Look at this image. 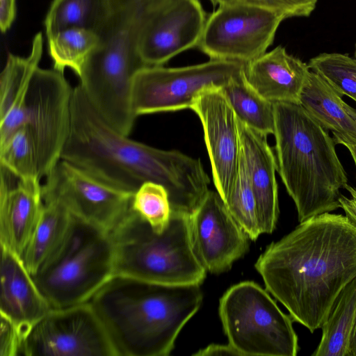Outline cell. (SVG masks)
Segmentation results:
<instances>
[{
  "label": "cell",
  "instance_id": "obj_1",
  "mask_svg": "<svg viewBox=\"0 0 356 356\" xmlns=\"http://www.w3.org/2000/svg\"><path fill=\"white\" fill-rule=\"evenodd\" d=\"M255 268L293 320L314 332L356 277V227L341 214L312 217L270 243Z\"/></svg>",
  "mask_w": 356,
  "mask_h": 356
},
{
  "label": "cell",
  "instance_id": "obj_2",
  "mask_svg": "<svg viewBox=\"0 0 356 356\" xmlns=\"http://www.w3.org/2000/svg\"><path fill=\"white\" fill-rule=\"evenodd\" d=\"M65 160L117 188L135 193L145 182L163 186L172 210L190 213L209 191L201 161L131 140L95 108L81 86L73 89Z\"/></svg>",
  "mask_w": 356,
  "mask_h": 356
},
{
  "label": "cell",
  "instance_id": "obj_3",
  "mask_svg": "<svg viewBox=\"0 0 356 356\" xmlns=\"http://www.w3.org/2000/svg\"><path fill=\"white\" fill-rule=\"evenodd\" d=\"M199 284L114 275L90 300L118 356H167L202 302Z\"/></svg>",
  "mask_w": 356,
  "mask_h": 356
},
{
  "label": "cell",
  "instance_id": "obj_4",
  "mask_svg": "<svg viewBox=\"0 0 356 356\" xmlns=\"http://www.w3.org/2000/svg\"><path fill=\"white\" fill-rule=\"evenodd\" d=\"M274 113L277 172L299 222L341 208L348 176L334 138L300 104L274 103Z\"/></svg>",
  "mask_w": 356,
  "mask_h": 356
},
{
  "label": "cell",
  "instance_id": "obj_5",
  "mask_svg": "<svg viewBox=\"0 0 356 356\" xmlns=\"http://www.w3.org/2000/svg\"><path fill=\"white\" fill-rule=\"evenodd\" d=\"M171 0H108L106 17L97 32L99 43L79 76L80 86L95 109L113 122L133 115L132 83L147 66L139 46L149 22Z\"/></svg>",
  "mask_w": 356,
  "mask_h": 356
},
{
  "label": "cell",
  "instance_id": "obj_6",
  "mask_svg": "<svg viewBox=\"0 0 356 356\" xmlns=\"http://www.w3.org/2000/svg\"><path fill=\"white\" fill-rule=\"evenodd\" d=\"M188 216L172 211L162 232L132 208L111 235L115 249V275L164 284H199L206 269L190 241Z\"/></svg>",
  "mask_w": 356,
  "mask_h": 356
},
{
  "label": "cell",
  "instance_id": "obj_7",
  "mask_svg": "<svg viewBox=\"0 0 356 356\" xmlns=\"http://www.w3.org/2000/svg\"><path fill=\"white\" fill-rule=\"evenodd\" d=\"M115 275L111 233L73 216L60 247L33 278L51 308L89 302Z\"/></svg>",
  "mask_w": 356,
  "mask_h": 356
},
{
  "label": "cell",
  "instance_id": "obj_8",
  "mask_svg": "<svg viewBox=\"0 0 356 356\" xmlns=\"http://www.w3.org/2000/svg\"><path fill=\"white\" fill-rule=\"evenodd\" d=\"M224 331L240 355L296 356L298 336L291 316L254 282L231 286L220 300Z\"/></svg>",
  "mask_w": 356,
  "mask_h": 356
},
{
  "label": "cell",
  "instance_id": "obj_9",
  "mask_svg": "<svg viewBox=\"0 0 356 356\" xmlns=\"http://www.w3.org/2000/svg\"><path fill=\"white\" fill-rule=\"evenodd\" d=\"M243 67V63L220 60L180 67L145 66L133 80V112L137 117L191 108L204 90L222 88Z\"/></svg>",
  "mask_w": 356,
  "mask_h": 356
},
{
  "label": "cell",
  "instance_id": "obj_10",
  "mask_svg": "<svg viewBox=\"0 0 356 356\" xmlns=\"http://www.w3.org/2000/svg\"><path fill=\"white\" fill-rule=\"evenodd\" d=\"M284 15L243 3L219 5L207 17L197 47L210 60L248 63L266 52Z\"/></svg>",
  "mask_w": 356,
  "mask_h": 356
},
{
  "label": "cell",
  "instance_id": "obj_11",
  "mask_svg": "<svg viewBox=\"0 0 356 356\" xmlns=\"http://www.w3.org/2000/svg\"><path fill=\"white\" fill-rule=\"evenodd\" d=\"M73 89L55 69L38 67L23 106L24 124L34 139L40 178L47 177L61 159L71 127Z\"/></svg>",
  "mask_w": 356,
  "mask_h": 356
},
{
  "label": "cell",
  "instance_id": "obj_12",
  "mask_svg": "<svg viewBox=\"0 0 356 356\" xmlns=\"http://www.w3.org/2000/svg\"><path fill=\"white\" fill-rule=\"evenodd\" d=\"M42 185L44 202L54 201L72 216L108 232L132 210L134 193L117 188L60 159Z\"/></svg>",
  "mask_w": 356,
  "mask_h": 356
},
{
  "label": "cell",
  "instance_id": "obj_13",
  "mask_svg": "<svg viewBox=\"0 0 356 356\" xmlns=\"http://www.w3.org/2000/svg\"><path fill=\"white\" fill-rule=\"evenodd\" d=\"M19 356H118L90 302L51 309L25 337Z\"/></svg>",
  "mask_w": 356,
  "mask_h": 356
},
{
  "label": "cell",
  "instance_id": "obj_14",
  "mask_svg": "<svg viewBox=\"0 0 356 356\" xmlns=\"http://www.w3.org/2000/svg\"><path fill=\"white\" fill-rule=\"evenodd\" d=\"M193 251L212 273L228 270L249 248V236L233 218L218 192L209 191L188 216Z\"/></svg>",
  "mask_w": 356,
  "mask_h": 356
},
{
  "label": "cell",
  "instance_id": "obj_15",
  "mask_svg": "<svg viewBox=\"0 0 356 356\" xmlns=\"http://www.w3.org/2000/svg\"><path fill=\"white\" fill-rule=\"evenodd\" d=\"M191 109L202 123L213 182L225 202L235 183L241 159L238 118L220 88L204 90Z\"/></svg>",
  "mask_w": 356,
  "mask_h": 356
},
{
  "label": "cell",
  "instance_id": "obj_16",
  "mask_svg": "<svg viewBox=\"0 0 356 356\" xmlns=\"http://www.w3.org/2000/svg\"><path fill=\"white\" fill-rule=\"evenodd\" d=\"M207 19L199 0H171L143 32L139 46L143 62L147 66L163 65L197 47Z\"/></svg>",
  "mask_w": 356,
  "mask_h": 356
},
{
  "label": "cell",
  "instance_id": "obj_17",
  "mask_svg": "<svg viewBox=\"0 0 356 356\" xmlns=\"http://www.w3.org/2000/svg\"><path fill=\"white\" fill-rule=\"evenodd\" d=\"M8 175L1 167L0 245L22 257L43 211L42 185L18 179L11 186Z\"/></svg>",
  "mask_w": 356,
  "mask_h": 356
},
{
  "label": "cell",
  "instance_id": "obj_18",
  "mask_svg": "<svg viewBox=\"0 0 356 356\" xmlns=\"http://www.w3.org/2000/svg\"><path fill=\"white\" fill-rule=\"evenodd\" d=\"M0 316L16 325L25 337L52 309L21 257L1 246Z\"/></svg>",
  "mask_w": 356,
  "mask_h": 356
},
{
  "label": "cell",
  "instance_id": "obj_19",
  "mask_svg": "<svg viewBox=\"0 0 356 356\" xmlns=\"http://www.w3.org/2000/svg\"><path fill=\"white\" fill-rule=\"evenodd\" d=\"M241 149L257 202L261 234L271 233L279 216L277 161L267 136L238 119Z\"/></svg>",
  "mask_w": 356,
  "mask_h": 356
},
{
  "label": "cell",
  "instance_id": "obj_20",
  "mask_svg": "<svg viewBox=\"0 0 356 356\" xmlns=\"http://www.w3.org/2000/svg\"><path fill=\"white\" fill-rule=\"evenodd\" d=\"M308 64L279 45L244 63L248 83L268 101L300 104L310 70Z\"/></svg>",
  "mask_w": 356,
  "mask_h": 356
},
{
  "label": "cell",
  "instance_id": "obj_21",
  "mask_svg": "<svg viewBox=\"0 0 356 356\" xmlns=\"http://www.w3.org/2000/svg\"><path fill=\"white\" fill-rule=\"evenodd\" d=\"M42 49V35L40 32L33 39L29 56L8 54L0 75V142L24 124L25 96L31 77L39 67Z\"/></svg>",
  "mask_w": 356,
  "mask_h": 356
},
{
  "label": "cell",
  "instance_id": "obj_22",
  "mask_svg": "<svg viewBox=\"0 0 356 356\" xmlns=\"http://www.w3.org/2000/svg\"><path fill=\"white\" fill-rule=\"evenodd\" d=\"M300 104L327 131L356 141V120L346 102L320 76L310 71Z\"/></svg>",
  "mask_w": 356,
  "mask_h": 356
},
{
  "label": "cell",
  "instance_id": "obj_23",
  "mask_svg": "<svg viewBox=\"0 0 356 356\" xmlns=\"http://www.w3.org/2000/svg\"><path fill=\"white\" fill-rule=\"evenodd\" d=\"M44 203L39 222L22 256L32 275L62 244L73 220L72 214L59 203L54 201Z\"/></svg>",
  "mask_w": 356,
  "mask_h": 356
},
{
  "label": "cell",
  "instance_id": "obj_24",
  "mask_svg": "<svg viewBox=\"0 0 356 356\" xmlns=\"http://www.w3.org/2000/svg\"><path fill=\"white\" fill-rule=\"evenodd\" d=\"M356 320V277L340 292L321 327L322 335L312 356H347Z\"/></svg>",
  "mask_w": 356,
  "mask_h": 356
},
{
  "label": "cell",
  "instance_id": "obj_25",
  "mask_svg": "<svg viewBox=\"0 0 356 356\" xmlns=\"http://www.w3.org/2000/svg\"><path fill=\"white\" fill-rule=\"evenodd\" d=\"M220 90L239 120L264 136L274 134V103L262 97L248 83L243 69Z\"/></svg>",
  "mask_w": 356,
  "mask_h": 356
},
{
  "label": "cell",
  "instance_id": "obj_26",
  "mask_svg": "<svg viewBox=\"0 0 356 356\" xmlns=\"http://www.w3.org/2000/svg\"><path fill=\"white\" fill-rule=\"evenodd\" d=\"M108 9V0H54L44 22L47 36L72 28L97 33Z\"/></svg>",
  "mask_w": 356,
  "mask_h": 356
},
{
  "label": "cell",
  "instance_id": "obj_27",
  "mask_svg": "<svg viewBox=\"0 0 356 356\" xmlns=\"http://www.w3.org/2000/svg\"><path fill=\"white\" fill-rule=\"evenodd\" d=\"M98 43L97 34L85 29H67L47 36L54 69L63 73L66 67H70L79 76Z\"/></svg>",
  "mask_w": 356,
  "mask_h": 356
},
{
  "label": "cell",
  "instance_id": "obj_28",
  "mask_svg": "<svg viewBox=\"0 0 356 356\" xmlns=\"http://www.w3.org/2000/svg\"><path fill=\"white\" fill-rule=\"evenodd\" d=\"M0 163L18 179L40 181L35 143L26 124L0 143Z\"/></svg>",
  "mask_w": 356,
  "mask_h": 356
},
{
  "label": "cell",
  "instance_id": "obj_29",
  "mask_svg": "<svg viewBox=\"0 0 356 356\" xmlns=\"http://www.w3.org/2000/svg\"><path fill=\"white\" fill-rule=\"evenodd\" d=\"M308 65L341 97L348 96L356 102V58L339 53H323L311 58Z\"/></svg>",
  "mask_w": 356,
  "mask_h": 356
},
{
  "label": "cell",
  "instance_id": "obj_30",
  "mask_svg": "<svg viewBox=\"0 0 356 356\" xmlns=\"http://www.w3.org/2000/svg\"><path fill=\"white\" fill-rule=\"evenodd\" d=\"M224 203L250 239L256 240L261 234L257 202L242 152L235 183L229 197Z\"/></svg>",
  "mask_w": 356,
  "mask_h": 356
},
{
  "label": "cell",
  "instance_id": "obj_31",
  "mask_svg": "<svg viewBox=\"0 0 356 356\" xmlns=\"http://www.w3.org/2000/svg\"><path fill=\"white\" fill-rule=\"evenodd\" d=\"M132 208L152 227L162 232L168 225L172 208L166 189L154 182H145L135 192Z\"/></svg>",
  "mask_w": 356,
  "mask_h": 356
},
{
  "label": "cell",
  "instance_id": "obj_32",
  "mask_svg": "<svg viewBox=\"0 0 356 356\" xmlns=\"http://www.w3.org/2000/svg\"><path fill=\"white\" fill-rule=\"evenodd\" d=\"M213 6L243 3L265 7L280 13L285 19L307 17L316 8L318 0H210Z\"/></svg>",
  "mask_w": 356,
  "mask_h": 356
},
{
  "label": "cell",
  "instance_id": "obj_33",
  "mask_svg": "<svg viewBox=\"0 0 356 356\" xmlns=\"http://www.w3.org/2000/svg\"><path fill=\"white\" fill-rule=\"evenodd\" d=\"M0 356H19L24 334L6 317L0 316Z\"/></svg>",
  "mask_w": 356,
  "mask_h": 356
},
{
  "label": "cell",
  "instance_id": "obj_34",
  "mask_svg": "<svg viewBox=\"0 0 356 356\" xmlns=\"http://www.w3.org/2000/svg\"><path fill=\"white\" fill-rule=\"evenodd\" d=\"M16 16V0H0V29L6 32Z\"/></svg>",
  "mask_w": 356,
  "mask_h": 356
},
{
  "label": "cell",
  "instance_id": "obj_35",
  "mask_svg": "<svg viewBox=\"0 0 356 356\" xmlns=\"http://www.w3.org/2000/svg\"><path fill=\"white\" fill-rule=\"evenodd\" d=\"M345 189L349 192L351 197L341 194L339 198L341 208L349 221L356 227V188L347 184Z\"/></svg>",
  "mask_w": 356,
  "mask_h": 356
},
{
  "label": "cell",
  "instance_id": "obj_36",
  "mask_svg": "<svg viewBox=\"0 0 356 356\" xmlns=\"http://www.w3.org/2000/svg\"><path fill=\"white\" fill-rule=\"evenodd\" d=\"M196 356L240 355L229 343L227 345L211 344L195 353Z\"/></svg>",
  "mask_w": 356,
  "mask_h": 356
},
{
  "label": "cell",
  "instance_id": "obj_37",
  "mask_svg": "<svg viewBox=\"0 0 356 356\" xmlns=\"http://www.w3.org/2000/svg\"><path fill=\"white\" fill-rule=\"evenodd\" d=\"M333 135L336 144H341L348 149L356 168V141L339 134Z\"/></svg>",
  "mask_w": 356,
  "mask_h": 356
},
{
  "label": "cell",
  "instance_id": "obj_38",
  "mask_svg": "<svg viewBox=\"0 0 356 356\" xmlns=\"http://www.w3.org/2000/svg\"><path fill=\"white\" fill-rule=\"evenodd\" d=\"M347 356H356V320L350 334Z\"/></svg>",
  "mask_w": 356,
  "mask_h": 356
},
{
  "label": "cell",
  "instance_id": "obj_39",
  "mask_svg": "<svg viewBox=\"0 0 356 356\" xmlns=\"http://www.w3.org/2000/svg\"><path fill=\"white\" fill-rule=\"evenodd\" d=\"M346 106V108L347 110V111L348 112V113L354 118L356 120V109L351 107L350 105H348L347 103H346L345 104Z\"/></svg>",
  "mask_w": 356,
  "mask_h": 356
},
{
  "label": "cell",
  "instance_id": "obj_40",
  "mask_svg": "<svg viewBox=\"0 0 356 356\" xmlns=\"http://www.w3.org/2000/svg\"><path fill=\"white\" fill-rule=\"evenodd\" d=\"M355 57H356V44H355Z\"/></svg>",
  "mask_w": 356,
  "mask_h": 356
}]
</instances>
